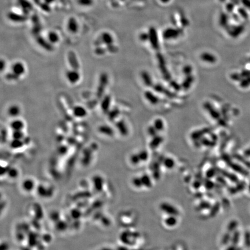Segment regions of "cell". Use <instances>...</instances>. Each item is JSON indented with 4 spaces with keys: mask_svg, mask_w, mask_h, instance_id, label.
I'll return each instance as SVG.
<instances>
[{
    "mask_svg": "<svg viewBox=\"0 0 250 250\" xmlns=\"http://www.w3.org/2000/svg\"><path fill=\"white\" fill-rule=\"evenodd\" d=\"M11 74H8L9 80H15L19 79L23 75L25 72V67L24 64L20 61H17L13 63L11 67Z\"/></svg>",
    "mask_w": 250,
    "mask_h": 250,
    "instance_id": "cell-1",
    "label": "cell"
},
{
    "mask_svg": "<svg viewBox=\"0 0 250 250\" xmlns=\"http://www.w3.org/2000/svg\"><path fill=\"white\" fill-rule=\"evenodd\" d=\"M65 78L71 84H75L80 80L81 74L79 72V70L71 68L66 71Z\"/></svg>",
    "mask_w": 250,
    "mask_h": 250,
    "instance_id": "cell-2",
    "label": "cell"
},
{
    "mask_svg": "<svg viewBox=\"0 0 250 250\" xmlns=\"http://www.w3.org/2000/svg\"><path fill=\"white\" fill-rule=\"evenodd\" d=\"M67 25V29L70 32L75 34L78 32L79 25L75 17H70L68 20Z\"/></svg>",
    "mask_w": 250,
    "mask_h": 250,
    "instance_id": "cell-3",
    "label": "cell"
},
{
    "mask_svg": "<svg viewBox=\"0 0 250 250\" xmlns=\"http://www.w3.org/2000/svg\"><path fill=\"white\" fill-rule=\"evenodd\" d=\"M100 41H101V43L105 44L109 46L108 47H110V46L113 45L114 38L112 35L110 33L108 32H105L101 34L100 37Z\"/></svg>",
    "mask_w": 250,
    "mask_h": 250,
    "instance_id": "cell-4",
    "label": "cell"
},
{
    "mask_svg": "<svg viewBox=\"0 0 250 250\" xmlns=\"http://www.w3.org/2000/svg\"><path fill=\"white\" fill-rule=\"evenodd\" d=\"M149 38L151 43L154 48H158V38L157 35L156 30L154 27H151L149 31Z\"/></svg>",
    "mask_w": 250,
    "mask_h": 250,
    "instance_id": "cell-5",
    "label": "cell"
},
{
    "mask_svg": "<svg viewBox=\"0 0 250 250\" xmlns=\"http://www.w3.org/2000/svg\"><path fill=\"white\" fill-rule=\"evenodd\" d=\"M180 32L178 30L173 28H168L164 31L163 37L166 39L175 38L178 36Z\"/></svg>",
    "mask_w": 250,
    "mask_h": 250,
    "instance_id": "cell-6",
    "label": "cell"
},
{
    "mask_svg": "<svg viewBox=\"0 0 250 250\" xmlns=\"http://www.w3.org/2000/svg\"><path fill=\"white\" fill-rule=\"evenodd\" d=\"M10 126L13 131H23L24 123L21 120L15 119L10 123Z\"/></svg>",
    "mask_w": 250,
    "mask_h": 250,
    "instance_id": "cell-7",
    "label": "cell"
},
{
    "mask_svg": "<svg viewBox=\"0 0 250 250\" xmlns=\"http://www.w3.org/2000/svg\"><path fill=\"white\" fill-rule=\"evenodd\" d=\"M73 114L75 117L82 118H84L87 115L86 109L81 105L75 106L73 109Z\"/></svg>",
    "mask_w": 250,
    "mask_h": 250,
    "instance_id": "cell-8",
    "label": "cell"
},
{
    "mask_svg": "<svg viewBox=\"0 0 250 250\" xmlns=\"http://www.w3.org/2000/svg\"><path fill=\"white\" fill-rule=\"evenodd\" d=\"M68 61L71 64V68L75 69V70H79V64L78 61L77 60L76 56L75 54V53L70 52L69 53L68 56Z\"/></svg>",
    "mask_w": 250,
    "mask_h": 250,
    "instance_id": "cell-9",
    "label": "cell"
},
{
    "mask_svg": "<svg viewBox=\"0 0 250 250\" xmlns=\"http://www.w3.org/2000/svg\"><path fill=\"white\" fill-rule=\"evenodd\" d=\"M21 113V110L19 105L16 104H13L10 105L8 110V115L13 118H16L19 116Z\"/></svg>",
    "mask_w": 250,
    "mask_h": 250,
    "instance_id": "cell-10",
    "label": "cell"
},
{
    "mask_svg": "<svg viewBox=\"0 0 250 250\" xmlns=\"http://www.w3.org/2000/svg\"><path fill=\"white\" fill-rule=\"evenodd\" d=\"M48 38L49 41L52 43H55L58 42L60 39L58 34L56 32H53V31H51L48 34Z\"/></svg>",
    "mask_w": 250,
    "mask_h": 250,
    "instance_id": "cell-11",
    "label": "cell"
},
{
    "mask_svg": "<svg viewBox=\"0 0 250 250\" xmlns=\"http://www.w3.org/2000/svg\"><path fill=\"white\" fill-rule=\"evenodd\" d=\"M228 17L225 13H221L220 17V23L222 26H225L228 24Z\"/></svg>",
    "mask_w": 250,
    "mask_h": 250,
    "instance_id": "cell-12",
    "label": "cell"
},
{
    "mask_svg": "<svg viewBox=\"0 0 250 250\" xmlns=\"http://www.w3.org/2000/svg\"><path fill=\"white\" fill-rule=\"evenodd\" d=\"M78 3L83 6H90L93 3V0H78Z\"/></svg>",
    "mask_w": 250,
    "mask_h": 250,
    "instance_id": "cell-13",
    "label": "cell"
},
{
    "mask_svg": "<svg viewBox=\"0 0 250 250\" xmlns=\"http://www.w3.org/2000/svg\"><path fill=\"white\" fill-rule=\"evenodd\" d=\"M234 8V5L233 4V3H228L227 5H226V9L229 12H231L233 11Z\"/></svg>",
    "mask_w": 250,
    "mask_h": 250,
    "instance_id": "cell-14",
    "label": "cell"
},
{
    "mask_svg": "<svg viewBox=\"0 0 250 250\" xmlns=\"http://www.w3.org/2000/svg\"><path fill=\"white\" fill-rule=\"evenodd\" d=\"M140 38L141 39H142L143 40H145L146 39L149 38V35L145 33H143L140 35Z\"/></svg>",
    "mask_w": 250,
    "mask_h": 250,
    "instance_id": "cell-15",
    "label": "cell"
},
{
    "mask_svg": "<svg viewBox=\"0 0 250 250\" xmlns=\"http://www.w3.org/2000/svg\"><path fill=\"white\" fill-rule=\"evenodd\" d=\"M170 0H160V1L162 2H163V3H167V2H169V1H170Z\"/></svg>",
    "mask_w": 250,
    "mask_h": 250,
    "instance_id": "cell-16",
    "label": "cell"
},
{
    "mask_svg": "<svg viewBox=\"0 0 250 250\" xmlns=\"http://www.w3.org/2000/svg\"><path fill=\"white\" fill-rule=\"evenodd\" d=\"M220 1L221 2H224L226 1V0H220Z\"/></svg>",
    "mask_w": 250,
    "mask_h": 250,
    "instance_id": "cell-17",
    "label": "cell"
},
{
    "mask_svg": "<svg viewBox=\"0 0 250 250\" xmlns=\"http://www.w3.org/2000/svg\"><path fill=\"white\" fill-rule=\"evenodd\" d=\"M249 192H250V184L249 186Z\"/></svg>",
    "mask_w": 250,
    "mask_h": 250,
    "instance_id": "cell-18",
    "label": "cell"
},
{
    "mask_svg": "<svg viewBox=\"0 0 250 250\" xmlns=\"http://www.w3.org/2000/svg\"><path fill=\"white\" fill-rule=\"evenodd\" d=\"M122 1H125V0H122Z\"/></svg>",
    "mask_w": 250,
    "mask_h": 250,
    "instance_id": "cell-19",
    "label": "cell"
}]
</instances>
